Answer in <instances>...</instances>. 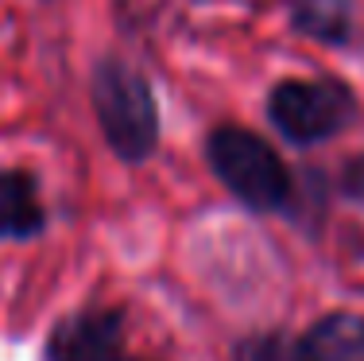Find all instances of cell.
Instances as JSON below:
<instances>
[{
	"mask_svg": "<svg viewBox=\"0 0 364 361\" xmlns=\"http://www.w3.org/2000/svg\"><path fill=\"white\" fill-rule=\"evenodd\" d=\"M237 361H302V350H299V338L291 334H252L237 346Z\"/></svg>",
	"mask_w": 364,
	"mask_h": 361,
	"instance_id": "cell-8",
	"label": "cell"
},
{
	"mask_svg": "<svg viewBox=\"0 0 364 361\" xmlns=\"http://www.w3.org/2000/svg\"><path fill=\"white\" fill-rule=\"evenodd\" d=\"M105 361H140V357H128L124 350H120V354H112V357H105Z\"/></svg>",
	"mask_w": 364,
	"mask_h": 361,
	"instance_id": "cell-10",
	"label": "cell"
},
{
	"mask_svg": "<svg viewBox=\"0 0 364 361\" xmlns=\"http://www.w3.org/2000/svg\"><path fill=\"white\" fill-rule=\"evenodd\" d=\"M90 101L109 148L124 163H144L159 140V109L151 82L124 58H101L90 82Z\"/></svg>",
	"mask_w": 364,
	"mask_h": 361,
	"instance_id": "cell-1",
	"label": "cell"
},
{
	"mask_svg": "<svg viewBox=\"0 0 364 361\" xmlns=\"http://www.w3.org/2000/svg\"><path fill=\"white\" fill-rule=\"evenodd\" d=\"M294 31L318 43H349L353 8L349 0H294Z\"/></svg>",
	"mask_w": 364,
	"mask_h": 361,
	"instance_id": "cell-7",
	"label": "cell"
},
{
	"mask_svg": "<svg viewBox=\"0 0 364 361\" xmlns=\"http://www.w3.org/2000/svg\"><path fill=\"white\" fill-rule=\"evenodd\" d=\"M302 361H364V319L353 311H333L318 319L299 338Z\"/></svg>",
	"mask_w": 364,
	"mask_h": 361,
	"instance_id": "cell-6",
	"label": "cell"
},
{
	"mask_svg": "<svg viewBox=\"0 0 364 361\" xmlns=\"http://www.w3.org/2000/svg\"><path fill=\"white\" fill-rule=\"evenodd\" d=\"M337 187H341L345 199L364 202V156H353L349 163H345L341 175H337Z\"/></svg>",
	"mask_w": 364,
	"mask_h": 361,
	"instance_id": "cell-9",
	"label": "cell"
},
{
	"mask_svg": "<svg viewBox=\"0 0 364 361\" xmlns=\"http://www.w3.org/2000/svg\"><path fill=\"white\" fill-rule=\"evenodd\" d=\"M205 159H210L213 175L221 179V187L232 194L240 206L256 214L287 210L291 202V171L279 159V152L267 140H259L256 132L237 125H221L205 140Z\"/></svg>",
	"mask_w": 364,
	"mask_h": 361,
	"instance_id": "cell-2",
	"label": "cell"
},
{
	"mask_svg": "<svg viewBox=\"0 0 364 361\" xmlns=\"http://www.w3.org/2000/svg\"><path fill=\"white\" fill-rule=\"evenodd\" d=\"M124 350V311H77L47 338V361H105Z\"/></svg>",
	"mask_w": 364,
	"mask_h": 361,
	"instance_id": "cell-4",
	"label": "cell"
},
{
	"mask_svg": "<svg viewBox=\"0 0 364 361\" xmlns=\"http://www.w3.org/2000/svg\"><path fill=\"white\" fill-rule=\"evenodd\" d=\"M47 226V210L39 202V179L28 167H0V237L28 241Z\"/></svg>",
	"mask_w": 364,
	"mask_h": 361,
	"instance_id": "cell-5",
	"label": "cell"
},
{
	"mask_svg": "<svg viewBox=\"0 0 364 361\" xmlns=\"http://www.w3.org/2000/svg\"><path fill=\"white\" fill-rule=\"evenodd\" d=\"M267 117L291 144H322L357 117V93L337 78L279 82L267 93Z\"/></svg>",
	"mask_w": 364,
	"mask_h": 361,
	"instance_id": "cell-3",
	"label": "cell"
}]
</instances>
